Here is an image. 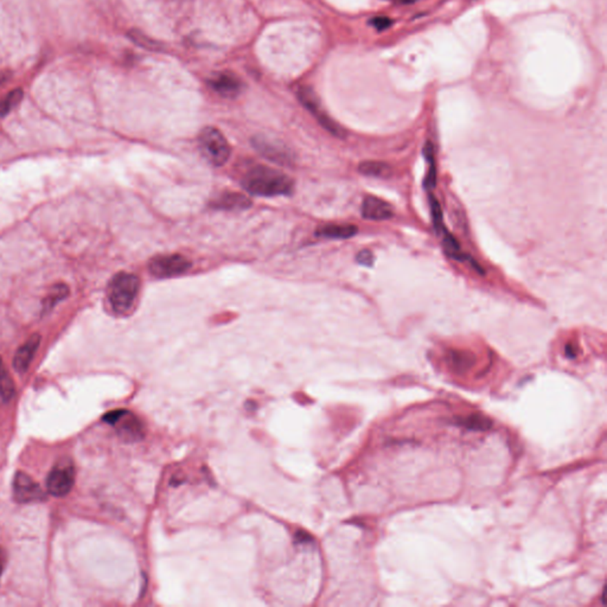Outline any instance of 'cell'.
Here are the masks:
<instances>
[{
    "instance_id": "1",
    "label": "cell",
    "mask_w": 607,
    "mask_h": 607,
    "mask_svg": "<svg viewBox=\"0 0 607 607\" xmlns=\"http://www.w3.org/2000/svg\"><path fill=\"white\" fill-rule=\"evenodd\" d=\"M242 187L255 196H288L293 193L295 183L285 173L265 167H249L242 177Z\"/></svg>"
},
{
    "instance_id": "2",
    "label": "cell",
    "mask_w": 607,
    "mask_h": 607,
    "mask_svg": "<svg viewBox=\"0 0 607 607\" xmlns=\"http://www.w3.org/2000/svg\"><path fill=\"white\" fill-rule=\"evenodd\" d=\"M139 279L134 274H116L108 288V299L116 313L129 312L139 293Z\"/></svg>"
},
{
    "instance_id": "3",
    "label": "cell",
    "mask_w": 607,
    "mask_h": 607,
    "mask_svg": "<svg viewBox=\"0 0 607 607\" xmlns=\"http://www.w3.org/2000/svg\"><path fill=\"white\" fill-rule=\"evenodd\" d=\"M203 157L214 167H222L231 157V149L227 139L215 127H206L198 137Z\"/></svg>"
},
{
    "instance_id": "4",
    "label": "cell",
    "mask_w": 607,
    "mask_h": 607,
    "mask_svg": "<svg viewBox=\"0 0 607 607\" xmlns=\"http://www.w3.org/2000/svg\"><path fill=\"white\" fill-rule=\"evenodd\" d=\"M75 483V467L70 459H61L49 472L47 492L55 497H65L72 491Z\"/></svg>"
},
{
    "instance_id": "5",
    "label": "cell",
    "mask_w": 607,
    "mask_h": 607,
    "mask_svg": "<svg viewBox=\"0 0 607 607\" xmlns=\"http://www.w3.org/2000/svg\"><path fill=\"white\" fill-rule=\"evenodd\" d=\"M298 98H299L300 103H303L304 106L308 108L313 116H316L317 120L321 123L324 129H328L331 134H334L336 137H345L344 129L341 126H338L334 120L330 119L326 111H323L319 100L310 87H300L298 89Z\"/></svg>"
},
{
    "instance_id": "6",
    "label": "cell",
    "mask_w": 607,
    "mask_h": 607,
    "mask_svg": "<svg viewBox=\"0 0 607 607\" xmlns=\"http://www.w3.org/2000/svg\"><path fill=\"white\" fill-rule=\"evenodd\" d=\"M190 267V261L178 254L159 255L153 257L149 264V270L157 278H171L180 275L188 272Z\"/></svg>"
},
{
    "instance_id": "7",
    "label": "cell",
    "mask_w": 607,
    "mask_h": 607,
    "mask_svg": "<svg viewBox=\"0 0 607 607\" xmlns=\"http://www.w3.org/2000/svg\"><path fill=\"white\" fill-rule=\"evenodd\" d=\"M106 423H111L118 429L120 436L129 441L138 440L141 436L142 427L139 420L129 412L119 409L109 412L103 416Z\"/></svg>"
},
{
    "instance_id": "8",
    "label": "cell",
    "mask_w": 607,
    "mask_h": 607,
    "mask_svg": "<svg viewBox=\"0 0 607 607\" xmlns=\"http://www.w3.org/2000/svg\"><path fill=\"white\" fill-rule=\"evenodd\" d=\"M13 497L18 503H31L45 500L47 496L39 484L26 475L25 472L19 471L13 479Z\"/></svg>"
},
{
    "instance_id": "9",
    "label": "cell",
    "mask_w": 607,
    "mask_h": 607,
    "mask_svg": "<svg viewBox=\"0 0 607 607\" xmlns=\"http://www.w3.org/2000/svg\"><path fill=\"white\" fill-rule=\"evenodd\" d=\"M253 145L259 153L265 156L266 158L270 159L274 163L280 165H291L293 163V156L287 150L285 146H281L279 142H274L270 139L264 137L253 139Z\"/></svg>"
},
{
    "instance_id": "10",
    "label": "cell",
    "mask_w": 607,
    "mask_h": 607,
    "mask_svg": "<svg viewBox=\"0 0 607 607\" xmlns=\"http://www.w3.org/2000/svg\"><path fill=\"white\" fill-rule=\"evenodd\" d=\"M362 215L367 220L372 221H385L393 217L394 210L390 203L377 198V197L368 196L364 198L362 204Z\"/></svg>"
},
{
    "instance_id": "11",
    "label": "cell",
    "mask_w": 607,
    "mask_h": 607,
    "mask_svg": "<svg viewBox=\"0 0 607 607\" xmlns=\"http://www.w3.org/2000/svg\"><path fill=\"white\" fill-rule=\"evenodd\" d=\"M41 344V336L39 334H32L28 341H26L22 347H19L14 359H13V367L16 369V372H25L28 368L30 367L31 362L36 355V351L39 349Z\"/></svg>"
},
{
    "instance_id": "12",
    "label": "cell",
    "mask_w": 607,
    "mask_h": 607,
    "mask_svg": "<svg viewBox=\"0 0 607 607\" xmlns=\"http://www.w3.org/2000/svg\"><path fill=\"white\" fill-rule=\"evenodd\" d=\"M215 92L226 98H235L236 95L241 92V82L235 75L231 74H220L213 77V81L210 82Z\"/></svg>"
},
{
    "instance_id": "13",
    "label": "cell",
    "mask_w": 607,
    "mask_h": 607,
    "mask_svg": "<svg viewBox=\"0 0 607 607\" xmlns=\"http://www.w3.org/2000/svg\"><path fill=\"white\" fill-rule=\"evenodd\" d=\"M251 206L252 202L248 197L237 193H221L211 203L213 208L221 210H244L248 209Z\"/></svg>"
},
{
    "instance_id": "14",
    "label": "cell",
    "mask_w": 607,
    "mask_h": 607,
    "mask_svg": "<svg viewBox=\"0 0 607 607\" xmlns=\"http://www.w3.org/2000/svg\"><path fill=\"white\" fill-rule=\"evenodd\" d=\"M357 234V227L352 224H326L316 231V235L328 239H350Z\"/></svg>"
},
{
    "instance_id": "15",
    "label": "cell",
    "mask_w": 607,
    "mask_h": 607,
    "mask_svg": "<svg viewBox=\"0 0 607 607\" xmlns=\"http://www.w3.org/2000/svg\"><path fill=\"white\" fill-rule=\"evenodd\" d=\"M441 234L444 235L445 252H446V254H447L449 257H454L456 260L459 261L470 260L471 262H472V265L476 266V267L478 268V270H480V267L476 264L475 260H472L470 257H467V254H464V253L462 252L460 244H458V241L454 235H451L449 231H446V229H445Z\"/></svg>"
},
{
    "instance_id": "16",
    "label": "cell",
    "mask_w": 607,
    "mask_h": 607,
    "mask_svg": "<svg viewBox=\"0 0 607 607\" xmlns=\"http://www.w3.org/2000/svg\"><path fill=\"white\" fill-rule=\"evenodd\" d=\"M14 382L5 367L3 359H0V403L11 401L14 395Z\"/></svg>"
},
{
    "instance_id": "17",
    "label": "cell",
    "mask_w": 607,
    "mask_h": 607,
    "mask_svg": "<svg viewBox=\"0 0 607 607\" xmlns=\"http://www.w3.org/2000/svg\"><path fill=\"white\" fill-rule=\"evenodd\" d=\"M423 156H425V158H426L428 165H429L427 175H426V178H425L423 185H425V188L427 189V190H433V189L436 188V160H434V149H433L432 142L428 141V142L425 144V147H423Z\"/></svg>"
},
{
    "instance_id": "18",
    "label": "cell",
    "mask_w": 607,
    "mask_h": 607,
    "mask_svg": "<svg viewBox=\"0 0 607 607\" xmlns=\"http://www.w3.org/2000/svg\"><path fill=\"white\" fill-rule=\"evenodd\" d=\"M359 171L363 175L379 177V178L390 177L392 173L390 165L382 162H363L359 164Z\"/></svg>"
},
{
    "instance_id": "19",
    "label": "cell",
    "mask_w": 607,
    "mask_h": 607,
    "mask_svg": "<svg viewBox=\"0 0 607 607\" xmlns=\"http://www.w3.org/2000/svg\"><path fill=\"white\" fill-rule=\"evenodd\" d=\"M449 362L456 370H467L475 363V357L467 351H451Z\"/></svg>"
},
{
    "instance_id": "20",
    "label": "cell",
    "mask_w": 607,
    "mask_h": 607,
    "mask_svg": "<svg viewBox=\"0 0 607 607\" xmlns=\"http://www.w3.org/2000/svg\"><path fill=\"white\" fill-rule=\"evenodd\" d=\"M23 90L21 88L13 89L10 92L9 94H6L5 98L0 100V118L8 116L13 108L17 106L18 103L22 101Z\"/></svg>"
},
{
    "instance_id": "21",
    "label": "cell",
    "mask_w": 607,
    "mask_h": 607,
    "mask_svg": "<svg viewBox=\"0 0 607 607\" xmlns=\"http://www.w3.org/2000/svg\"><path fill=\"white\" fill-rule=\"evenodd\" d=\"M68 286H65L63 284L55 285V286L52 287V291H50L49 295L45 298V300H44V310H45V311L52 310V308L55 306L56 304L61 301V300L65 299V297H68Z\"/></svg>"
},
{
    "instance_id": "22",
    "label": "cell",
    "mask_w": 607,
    "mask_h": 607,
    "mask_svg": "<svg viewBox=\"0 0 607 607\" xmlns=\"http://www.w3.org/2000/svg\"><path fill=\"white\" fill-rule=\"evenodd\" d=\"M429 204H431V211H432L433 222H434V228L438 233L445 231L444 222H443V211L439 202L436 197L432 195L429 196Z\"/></svg>"
},
{
    "instance_id": "23",
    "label": "cell",
    "mask_w": 607,
    "mask_h": 607,
    "mask_svg": "<svg viewBox=\"0 0 607 607\" xmlns=\"http://www.w3.org/2000/svg\"><path fill=\"white\" fill-rule=\"evenodd\" d=\"M370 24H372L377 31H385L387 30V29H390V26L393 25V19L390 17H385V16H380V17L372 18Z\"/></svg>"
},
{
    "instance_id": "24",
    "label": "cell",
    "mask_w": 607,
    "mask_h": 607,
    "mask_svg": "<svg viewBox=\"0 0 607 607\" xmlns=\"http://www.w3.org/2000/svg\"><path fill=\"white\" fill-rule=\"evenodd\" d=\"M356 260H357L359 265L370 267V266H372V264H374V254H372L370 251L364 249V251H361V252L357 254Z\"/></svg>"
},
{
    "instance_id": "25",
    "label": "cell",
    "mask_w": 607,
    "mask_h": 607,
    "mask_svg": "<svg viewBox=\"0 0 607 607\" xmlns=\"http://www.w3.org/2000/svg\"><path fill=\"white\" fill-rule=\"evenodd\" d=\"M5 564H6V553L3 548L0 547V577L4 572Z\"/></svg>"
},
{
    "instance_id": "26",
    "label": "cell",
    "mask_w": 607,
    "mask_h": 607,
    "mask_svg": "<svg viewBox=\"0 0 607 607\" xmlns=\"http://www.w3.org/2000/svg\"><path fill=\"white\" fill-rule=\"evenodd\" d=\"M392 1H396V3H400V4H412V3L419 1V0H392Z\"/></svg>"
}]
</instances>
